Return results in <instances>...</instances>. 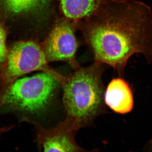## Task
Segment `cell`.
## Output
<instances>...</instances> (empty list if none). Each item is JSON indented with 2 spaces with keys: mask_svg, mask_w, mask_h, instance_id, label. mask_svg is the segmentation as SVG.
<instances>
[{
  "mask_svg": "<svg viewBox=\"0 0 152 152\" xmlns=\"http://www.w3.org/2000/svg\"><path fill=\"white\" fill-rule=\"evenodd\" d=\"M95 61L122 73L129 59L142 55L152 62V12L137 0H104L96 12L79 22Z\"/></svg>",
  "mask_w": 152,
  "mask_h": 152,
  "instance_id": "1",
  "label": "cell"
},
{
  "mask_svg": "<svg viewBox=\"0 0 152 152\" xmlns=\"http://www.w3.org/2000/svg\"><path fill=\"white\" fill-rule=\"evenodd\" d=\"M103 64L95 61L87 67H80L66 76L61 85L66 117L80 128L91 123L102 110Z\"/></svg>",
  "mask_w": 152,
  "mask_h": 152,
  "instance_id": "2",
  "label": "cell"
},
{
  "mask_svg": "<svg viewBox=\"0 0 152 152\" xmlns=\"http://www.w3.org/2000/svg\"><path fill=\"white\" fill-rule=\"evenodd\" d=\"M59 85L56 78L44 72L18 79L0 92V105L37 113L48 106Z\"/></svg>",
  "mask_w": 152,
  "mask_h": 152,
  "instance_id": "3",
  "label": "cell"
},
{
  "mask_svg": "<svg viewBox=\"0 0 152 152\" xmlns=\"http://www.w3.org/2000/svg\"><path fill=\"white\" fill-rule=\"evenodd\" d=\"M48 63L41 45L32 41L15 43L8 51L4 67L0 73V92L20 77L36 71L51 75L61 85L66 76L53 69Z\"/></svg>",
  "mask_w": 152,
  "mask_h": 152,
  "instance_id": "4",
  "label": "cell"
},
{
  "mask_svg": "<svg viewBox=\"0 0 152 152\" xmlns=\"http://www.w3.org/2000/svg\"><path fill=\"white\" fill-rule=\"evenodd\" d=\"M78 23L65 17L55 22L41 45L48 63L64 61L75 70L80 67L76 56L79 45L75 34Z\"/></svg>",
  "mask_w": 152,
  "mask_h": 152,
  "instance_id": "5",
  "label": "cell"
},
{
  "mask_svg": "<svg viewBox=\"0 0 152 152\" xmlns=\"http://www.w3.org/2000/svg\"><path fill=\"white\" fill-rule=\"evenodd\" d=\"M80 129L70 119L66 118L54 127L38 128L37 140L45 152L84 151L77 144L75 136Z\"/></svg>",
  "mask_w": 152,
  "mask_h": 152,
  "instance_id": "6",
  "label": "cell"
},
{
  "mask_svg": "<svg viewBox=\"0 0 152 152\" xmlns=\"http://www.w3.org/2000/svg\"><path fill=\"white\" fill-rule=\"evenodd\" d=\"M106 104L113 111L124 114L132 110V92L126 82L121 78L113 79L108 85L104 94Z\"/></svg>",
  "mask_w": 152,
  "mask_h": 152,
  "instance_id": "7",
  "label": "cell"
},
{
  "mask_svg": "<svg viewBox=\"0 0 152 152\" xmlns=\"http://www.w3.org/2000/svg\"><path fill=\"white\" fill-rule=\"evenodd\" d=\"M64 17L78 23L96 12L104 0H58Z\"/></svg>",
  "mask_w": 152,
  "mask_h": 152,
  "instance_id": "8",
  "label": "cell"
},
{
  "mask_svg": "<svg viewBox=\"0 0 152 152\" xmlns=\"http://www.w3.org/2000/svg\"><path fill=\"white\" fill-rule=\"evenodd\" d=\"M50 1V0H1L6 12L13 15L41 10Z\"/></svg>",
  "mask_w": 152,
  "mask_h": 152,
  "instance_id": "9",
  "label": "cell"
},
{
  "mask_svg": "<svg viewBox=\"0 0 152 152\" xmlns=\"http://www.w3.org/2000/svg\"><path fill=\"white\" fill-rule=\"evenodd\" d=\"M7 33L4 28L0 23V64H4L6 61L8 50L6 47Z\"/></svg>",
  "mask_w": 152,
  "mask_h": 152,
  "instance_id": "10",
  "label": "cell"
},
{
  "mask_svg": "<svg viewBox=\"0 0 152 152\" xmlns=\"http://www.w3.org/2000/svg\"><path fill=\"white\" fill-rule=\"evenodd\" d=\"M11 129V127L0 128V135H1L2 133L7 132V131L10 129Z\"/></svg>",
  "mask_w": 152,
  "mask_h": 152,
  "instance_id": "11",
  "label": "cell"
}]
</instances>
